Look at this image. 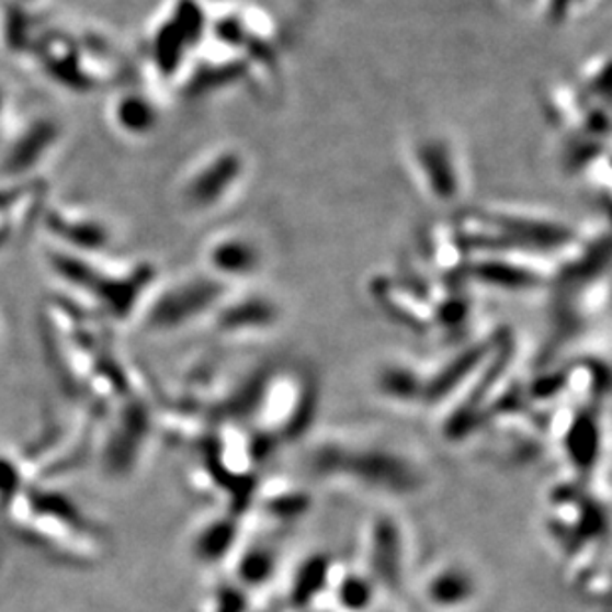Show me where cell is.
Returning a JSON list of instances; mask_svg holds the SVG:
<instances>
[{"mask_svg":"<svg viewBox=\"0 0 612 612\" xmlns=\"http://www.w3.org/2000/svg\"><path fill=\"white\" fill-rule=\"evenodd\" d=\"M412 163L424 189L440 203H452L464 191L458 155L449 139L439 135L422 137L412 147Z\"/></svg>","mask_w":612,"mask_h":612,"instance_id":"2","label":"cell"},{"mask_svg":"<svg viewBox=\"0 0 612 612\" xmlns=\"http://www.w3.org/2000/svg\"><path fill=\"white\" fill-rule=\"evenodd\" d=\"M469 272L490 286L508 290H523L543 284L541 272L503 258H484L476 262L474 268H469Z\"/></svg>","mask_w":612,"mask_h":612,"instance_id":"9","label":"cell"},{"mask_svg":"<svg viewBox=\"0 0 612 612\" xmlns=\"http://www.w3.org/2000/svg\"><path fill=\"white\" fill-rule=\"evenodd\" d=\"M579 2H585V0H553V12H555V16H563V12L569 11Z\"/></svg>","mask_w":612,"mask_h":612,"instance_id":"12","label":"cell"},{"mask_svg":"<svg viewBox=\"0 0 612 612\" xmlns=\"http://www.w3.org/2000/svg\"><path fill=\"white\" fill-rule=\"evenodd\" d=\"M203 32V11L194 4V0H181L171 19L159 26L151 38V52L157 68L165 73L174 72L184 61L186 48L193 46Z\"/></svg>","mask_w":612,"mask_h":612,"instance_id":"5","label":"cell"},{"mask_svg":"<svg viewBox=\"0 0 612 612\" xmlns=\"http://www.w3.org/2000/svg\"><path fill=\"white\" fill-rule=\"evenodd\" d=\"M112 122L129 137H147L159 125V110L145 93L123 92L113 102Z\"/></svg>","mask_w":612,"mask_h":612,"instance_id":"8","label":"cell"},{"mask_svg":"<svg viewBox=\"0 0 612 612\" xmlns=\"http://www.w3.org/2000/svg\"><path fill=\"white\" fill-rule=\"evenodd\" d=\"M9 93L7 90L0 86V144H2V137H4V125H7V113H9Z\"/></svg>","mask_w":612,"mask_h":612,"instance_id":"11","label":"cell"},{"mask_svg":"<svg viewBox=\"0 0 612 612\" xmlns=\"http://www.w3.org/2000/svg\"><path fill=\"white\" fill-rule=\"evenodd\" d=\"M208 274L223 284L252 280L264 270V250L260 242L245 233L218 235L204 252Z\"/></svg>","mask_w":612,"mask_h":612,"instance_id":"4","label":"cell"},{"mask_svg":"<svg viewBox=\"0 0 612 612\" xmlns=\"http://www.w3.org/2000/svg\"><path fill=\"white\" fill-rule=\"evenodd\" d=\"M228 287L220 280L206 276L186 277L167 287L151 307V324L177 326L216 306L226 296Z\"/></svg>","mask_w":612,"mask_h":612,"instance_id":"3","label":"cell"},{"mask_svg":"<svg viewBox=\"0 0 612 612\" xmlns=\"http://www.w3.org/2000/svg\"><path fill=\"white\" fill-rule=\"evenodd\" d=\"M246 174V157L238 149H218L194 165L184 179L183 203L194 213H208L233 196Z\"/></svg>","mask_w":612,"mask_h":612,"instance_id":"1","label":"cell"},{"mask_svg":"<svg viewBox=\"0 0 612 612\" xmlns=\"http://www.w3.org/2000/svg\"><path fill=\"white\" fill-rule=\"evenodd\" d=\"M48 226L54 235L60 236L68 246L70 254H92L110 245L112 233L100 218L78 215V213H54L48 216ZM56 236V238H58Z\"/></svg>","mask_w":612,"mask_h":612,"instance_id":"7","label":"cell"},{"mask_svg":"<svg viewBox=\"0 0 612 612\" xmlns=\"http://www.w3.org/2000/svg\"><path fill=\"white\" fill-rule=\"evenodd\" d=\"M60 141V123L52 117H34L26 127L7 141L2 151V173L22 177L31 173L34 167L48 157Z\"/></svg>","mask_w":612,"mask_h":612,"instance_id":"6","label":"cell"},{"mask_svg":"<svg viewBox=\"0 0 612 612\" xmlns=\"http://www.w3.org/2000/svg\"><path fill=\"white\" fill-rule=\"evenodd\" d=\"M276 317V306L268 297H240L230 302L223 309L226 326H245V324H270Z\"/></svg>","mask_w":612,"mask_h":612,"instance_id":"10","label":"cell"},{"mask_svg":"<svg viewBox=\"0 0 612 612\" xmlns=\"http://www.w3.org/2000/svg\"><path fill=\"white\" fill-rule=\"evenodd\" d=\"M515 2H525V4H528V2H531V0H515Z\"/></svg>","mask_w":612,"mask_h":612,"instance_id":"13","label":"cell"}]
</instances>
